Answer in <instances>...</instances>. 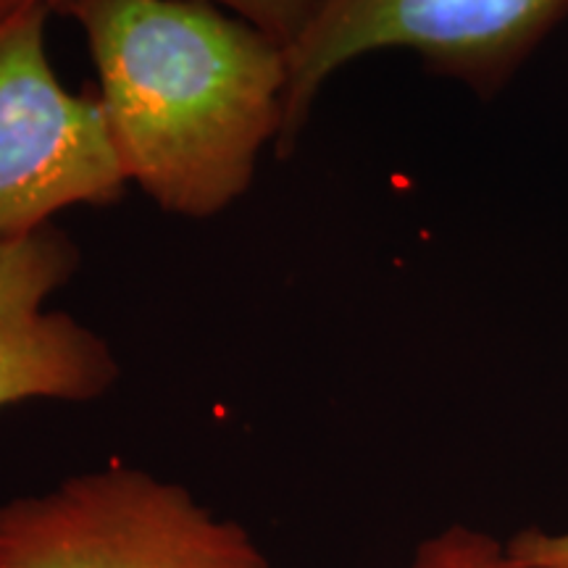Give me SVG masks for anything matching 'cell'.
I'll return each instance as SVG.
<instances>
[{"label":"cell","mask_w":568,"mask_h":568,"mask_svg":"<svg viewBox=\"0 0 568 568\" xmlns=\"http://www.w3.org/2000/svg\"><path fill=\"white\" fill-rule=\"evenodd\" d=\"M126 182L161 211L211 219L280 145L287 51L203 0H69Z\"/></svg>","instance_id":"1"},{"label":"cell","mask_w":568,"mask_h":568,"mask_svg":"<svg viewBox=\"0 0 568 568\" xmlns=\"http://www.w3.org/2000/svg\"><path fill=\"white\" fill-rule=\"evenodd\" d=\"M0 568H274L182 481L111 464L0 503Z\"/></svg>","instance_id":"2"},{"label":"cell","mask_w":568,"mask_h":568,"mask_svg":"<svg viewBox=\"0 0 568 568\" xmlns=\"http://www.w3.org/2000/svg\"><path fill=\"white\" fill-rule=\"evenodd\" d=\"M568 17V0H322L287 48V101L276 153L287 155L318 92L376 51H410L432 74L489 98Z\"/></svg>","instance_id":"3"},{"label":"cell","mask_w":568,"mask_h":568,"mask_svg":"<svg viewBox=\"0 0 568 568\" xmlns=\"http://www.w3.org/2000/svg\"><path fill=\"white\" fill-rule=\"evenodd\" d=\"M48 11L0 21V240L53 224L61 211L124 201L101 103L71 92L48 55Z\"/></svg>","instance_id":"4"},{"label":"cell","mask_w":568,"mask_h":568,"mask_svg":"<svg viewBox=\"0 0 568 568\" xmlns=\"http://www.w3.org/2000/svg\"><path fill=\"white\" fill-rule=\"evenodd\" d=\"M80 272L61 226L0 240V408L27 400L95 403L122 376L109 339L51 297Z\"/></svg>","instance_id":"5"},{"label":"cell","mask_w":568,"mask_h":568,"mask_svg":"<svg viewBox=\"0 0 568 568\" xmlns=\"http://www.w3.org/2000/svg\"><path fill=\"white\" fill-rule=\"evenodd\" d=\"M397 568H542L521 558L508 542L468 524H447L418 539Z\"/></svg>","instance_id":"6"},{"label":"cell","mask_w":568,"mask_h":568,"mask_svg":"<svg viewBox=\"0 0 568 568\" xmlns=\"http://www.w3.org/2000/svg\"><path fill=\"white\" fill-rule=\"evenodd\" d=\"M247 21L287 51L311 24L322 0H203Z\"/></svg>","instance_id":"7"},{"label":"cell","mask_w":568,"mask_h":568,"mask_svg":"<svg viewBox=\"0 0 568 568\" xmlns=\"http://www.w3.org/2000/svg\"><path fill=\"white\" fill-rule=\"evenodd\" d=\"M508 545L518 552V556L542 568H568V529L518 531L516 537L508 539Z\"/></svg>","instance_id":"8"},{"label":"cell","mask_w":568,"mask_h":568,"mask_svg":"<svg viewBox=\"0 0 568 568\" xmlns=\"http://www.w3.org/2000/svg\"><path fill=\"white\" fill-rule=\"evenodd\" d=\"M69 0H0V21L17 17L24 11H48V13H63Z\"/></svg>","instance_id":"9"}]
</instances>
